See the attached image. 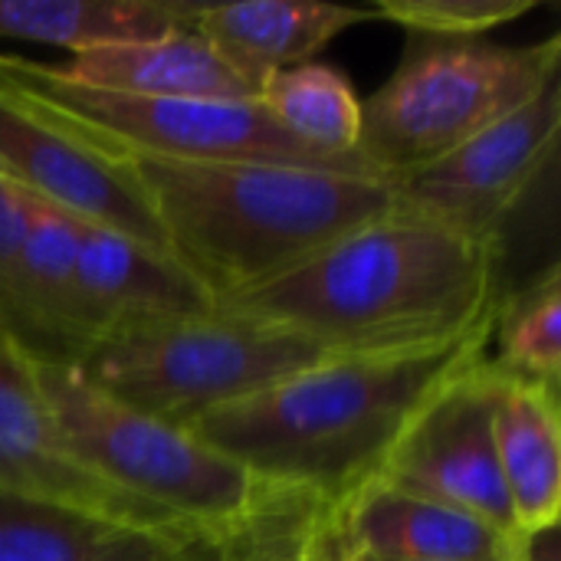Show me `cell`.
<instances>
[{
	"instance_id": "obj_1",
	"label": "cell",
	"mask_w": 561,
	"mask_h": 561,
	"mask_svg": "<svg viewBox=\"0 0 561 561\" xmlns=\"http://www.w3.org/2000/svg\"><path fill=\"white\" fill-rule=\"evenodd\" d=\"M503 237H467L401 204L227 309L273 319L335 358L414 355L496 322Z\"/></svg>"
},
{
	"instance_id": "obj_2",
	"label": "cell",
	"mask_w": 561,
	"mask_h": 561,
	"mask_svg": "<svg viewBox=\"0 0 561 561\" xmlns=\"http://www.w3.org/2000/svg\"><path fill=\"white\" fill-rule=\"evenodd\" d=\"M493 325L414 355L325 358L187 431L256 480L335 506L371 483L417 414L490 355Z\"/></svg>"
},
{
	"instance_id": "obj_3",
	"label": "cell",
	"mask_w": 561,
	"mask_h": 561,
	"mask_svg": "<svg viewBox=\"0 0 561 561\" xmlns=\"http://www.w3.org/2000/svg\"><path fill=\"white\" fill-rule=\"evenodd\" d=\"M102 154L135 178L168 253L214 306L247 299L398 207L394 184L381 178L273 161Z\"/></svg>"
},
{
	"instance_id": "obj_4",
	"label": "cell",
	"mask_w": 561,
	"mask_h": 561,
	"mask_svg": "<svg viewBox=\"0 0 561 561\" xmlns=\"http://www.w3.org/2000/svg\"><path fill=\"white\" fill-rule=\"evenodd\" d=\"M23 362L59 437L82 467L210 546L293 493L256 480L191 431L105 394L79 365Z\"/></svg>"
},
{
	"instance_id": "obj_5",
	"label": "cell",
	"mask_w": 561,
	"mask_h": 561,
	"mask_svg": "<svg viewBox=\"0 0 561 561\" xmlns=\"http://www.w3.org/2000/svg\"><path fill=\"white\" fill-rule=\"evenodd\" d=\"M0 95L99 151L174 161H273L378 178L362 161H335L302 148L263 112L260 99H158L108 92L69 79L59 66L23 56H0Z\"/></svg>"
},
{
	"instance_id": "obj_6",
	"label": "cell",
	"mask_w": 561,
	"mask_h": 561,
	"mask_svg": "<svg viewBox=\"0 0 561 561\" xmlns=\"http://www.w3.org/2000/svg\"><path fill=\"white\" fill-rule=\"evenodd\" d=\"M325 358L335 355L273 319L217 306L105 339L79 371L135 411L187 431Z\"/></svg>"
},
{
	"instance_id": "obj_7",
	"label": "cell",
	"mask_w": 561,
	"mask_h": 561,
	"mask_svg": "<svg viewBox=\"0 0 561 561\" xmlns=\"http://www.w3.org/2000/svg\"><path fill=\"white\" fill-rule=\"evenodd\" d=\"M561 36L529 46L454 43L414 56L362 102L355 154L385 181L447 158L559 79Z\"/></svg>"
},
{
	"instance_id": "obj_8",
	"label": "cell",
	"mask_w": 561,
	"mask_h": 561,
	"mask_svg": "<svg viewBox=\"0 0 561 561\" xmlns=\"http://www.w3.org/2000/svg\"><path fill=\"white\" fill-rule=\"evenodd\" d=\"M561 131V79L431 168L394 181L398 204L467 237H503L506 217L552 164Z\"/></svg>"
},
{
	"instance_id": "obj_9",
	"label": "cell",
	"mask_w": 561,
	"mask_h": 561,
	"mask_svg": "<svg viewBox=\"0 0 561 561\" xmlns=\"http://www.w3.org/2000/svg\"><path fill=\"white\" fill-rule=\"evenodd\" d=\"M378 480L519 539L490 427V355L457 375L408 427Z\"/></svg>"
},
{
	"instance_id": "obj_10",
	"label": "cell",
	"mask_w": 561,
	"mask_h": 561,
	"mask_svg": "<svg viewBox=\"0 0 561 561\" xmlns=\"http://www.w3.org/2000/svg\"><path fill=\"white\" fill-rule=\"evenodd\" d=\"M519 539L375 477L342 503L319 506L309 556L312 561H510Z\"/></svg>"
},
{
	"instance_id": "obj_11",
	"label": "cell",
	"mask_w": 561,
	"mask_h": 561,
	"mask_svg": "<svg viewBox=\"0 0 561 561\" xmlns=\"http://www.w3.org/2000/svg\"><path fill=\"white\" fill-rule=\"evenodd\" d=\"M0 171L16 187L69 217L168 253L145 194L115 158L33 118L7 95H0Z\"/></svg>"
},
{
	"instance_id": "obj_12",
	"label": "cell",
	"mask_w": 561,
	"mask_h": 561,
	"mask_svg": "<svg viewBox=\"0 0 561 561\" xmlns=\"http://www.w3.org/2000/svg\"><path fill=\"white\" fill-rule=\"evenodd\" d=\"M0 339L43 365H82L95 348L76 283L72 217L26 191L23 237L0 296Z\"/></svg>"
},
{
	"instance_id": "obj_13",
	"label": "cell",
	"mask_w": 561,
	"mask_h": 561,
	"mask_svg": "<svg viewBox=\"0 0 561 561\" xmlns=\"http://www.w3.org/2000/svg\"><path fill=\"white\" fill-rule=\"evenodd\" d=\"M0 490L26 493L125 523L178 529L141 503L112 490L89 467H82L59 437L43 398L33 388L26 362L0 339ZM187 533V529H178Z\"/></svg>"
},
{
	"instance_id": "obj_14",
	"label": "cell",
	"mask_w": 561,
	"mask_h": 561,
	"mask_svg": "<svg viewBox=\"0 0 561 561\" xmlns=\"http://www.w3.org/2000/svg\"><path fill=\"white\" fill-rule=\"evenodd\" d=\"M72 240L76 283L95 348L145 325L217 309L201 283L161 250L79 217H72Z\"/></svg>"
},
{
	"instance_id": "obj_15",
	"label": "cell",
	"mask_w": 561,
	"mask_h": 561,
	"mask_svg": "<svg viewBox=\"0 0 561 561\" xmlns=\"http://www.w3.org/2000/svg\"><path fill=\"white\" fill-rule=\"evenodd\" d=\"M0 561H214L194 533L0 490Z\"/></svg>"
},
{
	"instance_id": "obj_16",
	"label": "cell",
	"mask_w": 561,
	"mask_h": 561,
	"mask_svg": "<svg viewBox=\"0 0 561 561\" xmlns=\"http://www.w3.org/2000/svg\"><path fill=\"white\" fill-rule=\"evenodd\" d=\"M490 427L519 533L529 536L559 526V385L513 375L490 358Z\"/></svg>"
},
{
	"instance_id": "obj_17",
	"label": "cell",
	"mask_w": 561,
	"mask_h": 561,
	"mask_svg": "<svg viewBox=\"0 0 561 561\" xmlns=\"http://www.w3.org/2000/svg\"><path fill=\"white\" fill-rule=\"evenodd\" d=\"M375 20L371 7L316 0H240L201 3L194 33H201L233 69L263 85L266 76L309 62L348 26Z\"/></svg>"
},
{
	"instance_id": "obj_18",
	"label": "cell",
	"mask_w": 561,
	"mask_h": 561,
	"mask_svg": "<svg viewBox=\"0 0 561 561\" xmlns=\"http://www.w3.org/2000/svg\"><path fill=\"white\" fill-rule=\"evenodd\" d=\"M69 79L158 99H260V85L233 69L201 33L178 30L158 39L76 53L59 66Z\"/></svg>"
},
{
	"instance_id": "obj_19",
	"label": "cell",
	"mask_w": 561,
	"mask_h": 561,
	"mask_svg": "<svg viewBox=\"0 0 561 561\" xmlns=\"http://www.w3.org/2000/svg\"><path fill=\"white\" fill-rule=\"evenodd\" d=\"M191 0H0V36L62 46L72 56L191 30Z\"/></svg>"
},
{
	"instance_id": "obj_20",
	"label": "cell",
	"mask_w": 561,
	"mask_h": 561,
	"mask_svg": "<svg viewBox=\"0 0 561 561\" xmlns=\"http://www.w3.org/2000/svg\"><path fill=\"white\" fill-rule=\"evenodd\" d=\"M260 105L302 148L335 161H362L355 154L362 135V99L339 69L322 62L279 69L263 79Z\"/></svg>"
},
{
	"instance_id": "obj_21",
	"label": "cell",
	"mask_w": 561,
	"mask_h": 561,
	"mask_svg": "<svg viewBox=\"0 0 561 561\" xmlns=\"http://www.w3.org/2000/svg\"><path fill=\"white\" fill-rule=\"evenodd\" d=\"M490 345L500 368L559 385L561 371V273L552 263L516 296H503Z\"/></svg>"
},
{
	"instance_id": "obj_22",
	"label": "cell",
	"mask_w": 561,
	"mask_h": 561,
	"mask_svg": "<svg viewBox=\"0 0 561 561\" xmlns=\"http://www.w3.org/2000/svg\"><path fill=\"white\" fill-rule=\"evenodd\" d=\"M319 503L302 493H286L266 513L214 546V561H312V523Z\"/></svg>"
},
{
	"instance_id": "obj_23",
	"label": "cell",
	"mask_w": 561,
	"mask_h": 561,
	"mask_svg": "<svg viewBox=\"0 0 561 561\" xmlns=\"http://www.w3.org/2000/svg\"><path fill=\"white\" fill-rule=\"evenodd\" d=\"M536 3L539 0H381L371 10L408 33L467 39L523 20Z\"/></svg>"
},
{
	"instance_id": "obj_24",
	"label": "cell",
	"mask_w": 561,
	"mask_h": 561,
	"mask_svg": "<svg viewBox=\"0 0 561 561\" xmlns=\"http://www.w3.org/2000/svg\"><path fill=\"white\" fill-rule=\"evenodd\" d=\"M20 237H23V191L13 181L0 178V296L7 286L10 263L16 256V247H20Z\"/></svg>"
},
{
	"instance_id": "obj_25",
	"label": "cell",
	"mask_w": 561,
	"mask_h": 561,
	"mask_svg": "<svg viewBox=\"0 0 561 561\" xmlns=\"http://www.w3.org/2000/svg\"><path fill=\"white\" fill-rule=\"evenodd\" d=\"M510 561H561L559 526H549L542 533H529L516 542Z\"/></svg>"
},
{
	"instance_id": "obj_26",
	"label": "cell",
	"mask_w": 561,
	"mask_h": 561,
	"mask_svg": "<svg viewBox=\"0 0 561 561\" xmlns=\"http://www.w3.org/2000/svg\"><path fill=\"white\" fill-rule=\"evenodd\" d=\"M0 178H3V171H0Z\"/></svg>"
}]
</instances>
